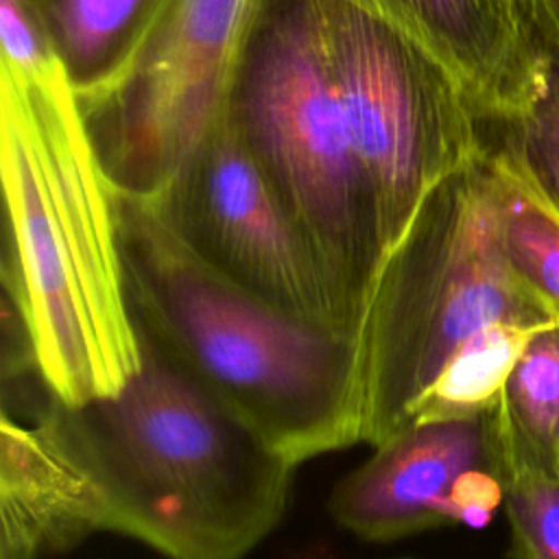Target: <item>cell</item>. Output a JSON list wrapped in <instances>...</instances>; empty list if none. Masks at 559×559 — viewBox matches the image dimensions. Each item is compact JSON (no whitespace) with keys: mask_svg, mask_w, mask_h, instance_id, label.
Returning a JSON list of instances; mask_svg holds the SVG:
<instances>
[{"mask_svg":"<svg viewBox=\"0 0 559 559\" xmlns=\"http://www.w3.org/2000/svg\"><path fill=\"white\" fill-rule=\"evenodd\" d=\"M0 170L2 299L20 312L46 386L70 406L120 393L142 367L140 332L116 194L63 63L2 68Z\"/></svg>","mask_w":559,"mask_h":559,"instance_id":"6da1fadb","label":"cell"},{"mask_svg":"<svg viewBox=\"0 0 559 559\" xmlns=\"http://www.w3.org/2000/svg\"><path fill=\"white\" fill-rule=\"evenodd\" d=\"M116 216L135 323L197 382L297 467L362 443L356 330L234 282L153 201L116 194Z\"/></svg>","mask_w":559,"mask_h":559,"instance_id":"7a4b0ae2","label":"cell"},{"mask_svg":"<svg viewBox=\"0 0 559 559\" xmlns=\"http://www.w3.org/2000/svg\"><path fill=\"white\" fill-rule=\"evenodd\" d=\"M138 332L142 367L120 393L63 404L109 533L168 559H245L280 524L297 465Z\"/></svg>","mask_w":559,"mask_h":559,"instance_id":"3957f363","label":"cell"},{"mask_svg":"<svg viewBox=\"0 0 559 559\" xmlns=\"http://www.w3.org/2000/svg\"><path fill=\"white\" fill-rule=\"evenodd\" d=\"M555 321L511 262L487 148L430 194L378 271L360 325L362 443L411 424L445 365L489 328Z\"/></svg>","mask_w":559,"mask_h":559,"instance_id":"277c9868","label":"cell"},{"mask_svg":"<svg viewBox=\"0 0 559 559\" xmlns=\"http://www.w3.org/2000/svg\"><path fill=\"white\" fill-rule=\"evenodd\" d=\"M227 111L310 240L343 321L360 334L382 249L319 0H258Z\"/></svg>","mask_w":559,"mask_h":559,"instance_id":"5b68a950","label":"cell"},{"mask_svg":"<svg viewBox=\"0 0 559 559\" xmlns=\"http://www.w3.org/2000/svg\"><path fill=\"white\" fill-rule=\"evenodd\" d=\"M319 9L384 262L430 194L487 151L485 127L441 59L376 0Z\"/></svg>","mask_w":559,"mask_h":559,"instance_id":"8992f818","label":"cell"},{"mask_svg":"<svg viewBox=\"0 0 559 559\" xmlns=\"http://www.w3.org/2000/svg\"><path fill=\"white\" fill-rule=\"evenodd\" d=\"M258 0H162L118 70L79 96L116 194L164 201L229 105Z\"/></svg>","mask_w":559,"mask_h":559,"instance_id":"52a82bcc","label":"cell"},{"mask_svg":"<svg viewBox=\"0 0 559 559\" xmlns=\"http://www.w3.org/2000/svg\"><path fill=\"white\" fill-rule=\"evenodd\" d=\"M153 203L199 255L234 282L286 310L349 328L310 240L229 111L168 197Z\"/></svg>","mask_w":559,"mask_h":559,"instance_id":"ba28073f","label":"cell"},{"mask_svg":"<svg viewBox=\"0 0 559 559\" xmlns=\"http://www.w3.org/2000/svg\"><path fill=\"white\" fill-rule=\"evenodd\" d=\"M504 478L493 411L415 419L373 445L330 496V515L369 542L443 526H485L502 507Z\"/></svg>","mask_w":559,"mask_h":559,"instance_id":"9c48e42d","label":"cell"},{"mask_svg":"<svg viewBox=\"0 0 559 559\" xmlns=\"http://www.w3.org/2000/svg\"><path fill=\"white\" fill-rule=\"evenodd\" d=\"M109 533V513L63 413L48 393L31 413L2 408L0 559H44Z\"/></svg>","mask_w":559,"mask_h":559,"instance_id":"30bf717a","label":"cell"},{"mask_svg":"<svg viewBox=\"0 0 559 559\" xmlns=\"http://www.w3.org/2000/svg\"><path fill=\"white\" fill-rule=\"evenodd\" d=\"M376 2L441 59L483 127L509 118L533 92V0Z\"/></svg>","mask_w":559,"mask_h":559,"instance_id":"8fae6325","label":"cell"},{"mask_svg":"<svg viewBox=\"0 0 559 559\" xmlns=\"http://www.w3.org/2000/svg\"><path fill=\"white\" fill-rule=\"evenodd\" d=\"M535 81L524 105L489 124L500 153L559 216V0H533Z\"/></svg>","mask_w":559,"mask_h":559,"instance_id":"7c38bea8","label":"cell"},{"mask_svg":"<svg viewBox=\"0 0 559 559\" xmlns=\"http://www.w3.org/2000/svg\"><path fill=\"white\" fill-rule=\"evenodd\" d=\"M76 96L107 81L133 50L162 0H39Z\"/></svg>","mask_w":559,"mask_h":559,"instance_id":"4fadbf2b","label":"cell"},{"mask_svg":"<svg viewBox=\"0 0 559 559\" xmlns=\"http://www.w3.org/2000/svg\"><path fill=\"white\" fill-rule=\"evenodd\" d=\"M493 415L515 448L559 472V321L531 334Z\"/></svg>","mask_w":559,"mask_h":559,"instance_id":"5bb4252c","label":"cell"},{"mask_svg":"<svg viewBox=\"0 0 559 559\" xmlns=\"http://www.w3.org/2000/svg\"><path fill=\"white\" fill-rule=\"evenodd\" d=\"M533 332L518 325H496L476 336L445 365L417 406L413 421L472 417L493 411Z\"/></svg>","mask_w":559,"mask_h":559,"instance_id":"9a60e30c","label":"cell"},{"mask_svg":"<svg viewBox=\"0 0 559 559\" xmlns=\"http://www.w3.org/2000/svg\"><path fill=\"white\" fill-rule=\"evenodd\" d=\"M489 162L498 183L511 262L559 319V216L493 148H489Z\"/></svg>","mask_w":559,"mask_h":559,"instance_id":"2e32d148","label":"cell"},{"mask_svg":"<svg viewBox=\"0 0 559 559\" xmlns=\"http://www.w3.org/2000/svg\"><path fill=\"white\" fill-rule=\"evenodd\" d=\"M496 419V415H493ZM513 559H559V472L515 448L496 421Z\"/></svg>","mask_w":559,"mask_h":559,"instance_id":"e0dca14e","label":"cell"},{"mask_svg":"<svg viewBox=\"0 0 559 559\" xmlns=\"http://www.w3.org/2000/svg\"><path fill=\"white\" fill-rule=\"evenodd\" d=\"M2 68L39 74L61 63L39 0H0Z\"/></svg>","mask_w":559,"mask_h":559,"instance_id":"ac0fdd59","label":"cell"}]
</instances>
